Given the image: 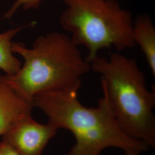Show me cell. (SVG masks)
Listing matches in <instances>:
<instances>
[{
    "label": "cell",
    "instance_id": "277c9868",
    "mask_svg": "<svg viewBox=\"0 0 155 155\" xmlns=\"http://www.w3.org/2000/svg\"><path fill=\"white\" fill-rule=\"evenodd\" d=\"M66 5L60 17L62 28L71 34L77 46L88 51L89 63L104 49L118 51L136 45L131 12L116 0H63Z\"/></svg>",
    "mask_w": 155,
    "mask_h": 155
},
{
    "label": "cell",
    "instance_id": "3957f363",
    "mask_svg": "<svg viewBox=\"0 0 155 155\" xmlns=\"http://www.w3.org/2000/svg\"><path fill=\"white\" fill-rule=\"evenodd\" d=\"M98 73L118 126L127 136L155 147V91L146 86L137 61L114 52L109 58L97 55L90 62Z\"/></svg>",
    "mask_w": 155,
    "mask_h": 155
},
{
    "label": "cell",
    "instance_id": "52a82bcc",
    "mask_svg": "<svg viewBox=\"0 0 155 155\" xmlns=\"http://www.w3.org/2000/svg\"><path fill=\"white\" fill-rule=\"evenodd\" d=\"M133 36L146 58L153 77L155 76V28L148 15H139L133 21Z\"/></svg>",
    "mask_w": 155,
    "mask_h": 155
},
{
    "label": "cell",
    "instance_id": "ba28073f",
    "mask_svg": "<svg viewBox=\"0 0 155 155\" xmlns=\"http://www.w3.org/2000/svg\"><path fill=\"white\" fill-rule=\"evenodd\" d=\"M22 28H13L0 33V69L5 72L6 75L15 74L22 66L21 61L12 51L11 43L12 39Z\"/></svg>",
    "mask_w": 155,
    "mask_h": 155
},
{
    "label": "cell",
    "instance_id": "8992f818",
    "mask_svg": "<svg viewBox=\"0 0 155 155\" xmlns=\"http://www.w3.org/2000/svg\"><path fill=\"white\" fill-rule=\"evenodd\" d=\"M33 107L17 95L5 76L0 75V136L17 119L31 113Z\"/></svg>",
    "mask_w": 155,
    "mask_h": 155
},
{
    "label": "cell",
    "instance_id": "7a4b0ae2",
    "mask_svg": "<svg viewBox=\"0 0 155 155\" xmlns=\"http://www.w3.org/2000/svg\"><path fill=\"white\" fill-rule=\"evenodd\" d=\"M11 50L24 62L15 74L4 76L17 95L31 105L40 93L63 90L81 83L82 76L91 70L78 46L65 33L40 35L30 48L12 41Z\"/></svg>",
    "mask_w": 155,
    "mask_h": 155
},
{
    "label": "cell",
    "instance_id": "9c48e42d",
    "mask_svg": "<svg viewBox=\"0 0 155 155\" xmlns=\"http://www.w3.org/2000/svg\"><path fill=\"white\" fill-rule=\"evenodd\" d=\"M43 0H16L11 8L4 15L5 18H11L17 10L21 6L25 9L37 8Z\"/></svg>",
    "mask_w": 155,
    "mask_h": 155
},
{
    "label": "cell",
    "instance_id": "5b68a950",
    "mask_svg": "<svg viewBox=\"0 0 155 155\" xmlns=\"http://www.w3.org/2000/svg\"><path fill=\"white\" fill-rule=\"evenodd\" d=\"M57 130L48 124L36 122L29 113L12 124L2 136V141L11 145L20 155H42Z\"/></svg>",
    "mask_w": 155,
    "mask_h": 155
},
{
    "label": "cell",
    "instance_id": "6da1fadb",
    "mask_svg": "<svg viewBox=\"0 0 155 155\" xmlns=\"http://www.w3.org/2000/svg\"><path fill=\"white\" fill-rule=\"evenodd\" d=\"M81 86L42 92L32 101L33 107L47 116L50 126L74 134L75 144L66 155H101L110 147L121 149L125 155H140L149 150L147 144L129 137L121 129L104 93L97 107L83 106L78 99Z\"/></svg>",
    "mask_w": 155,
    "mask_h": 155
},
{
    "label": "cell",
    "instance_id": "30bf717a",
    "mask_svg": "<svg viewBox=\"0 0 155 155\" xmlns=\"http://www.w3.org/2000/svg\"><path fill=\"white\" fill-rule=\"evenodd\" d=\"M0 155H20L11 145L4 141L0 142Z\"/></svg>",
    "mask_w": 155,
    "mask_h": 155
}]
</instances>
